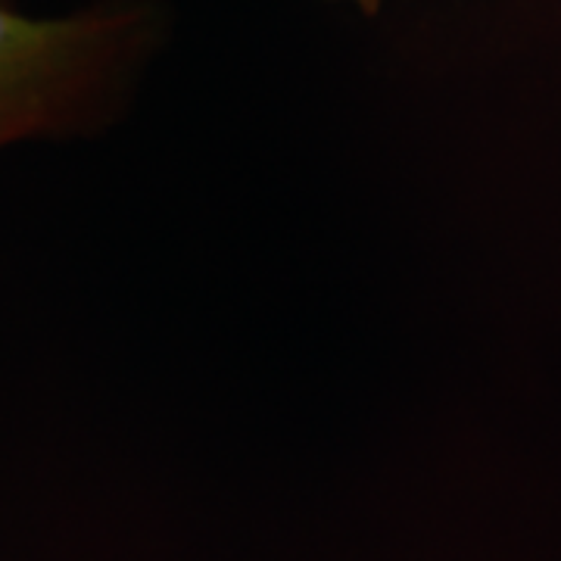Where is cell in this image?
Returning a JSON list of instances; mask_svg holds the SVG:
<instances>
[{"label":"cell","mask_w":561,"mask_h":561,"mask_svg":"<svg viewBox=\"0 0 561 561\" xmlns=\"http://www.w3.org/2000/svg\"><path fill=\"white\" fill-rule=\"evenodd\" d=\"M116 22L28 16L0 0V150L72 131L94 106Z\"/></svg>","instance_id":"1"}]
</instances>
